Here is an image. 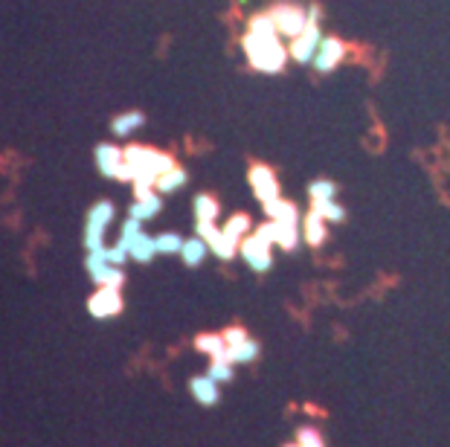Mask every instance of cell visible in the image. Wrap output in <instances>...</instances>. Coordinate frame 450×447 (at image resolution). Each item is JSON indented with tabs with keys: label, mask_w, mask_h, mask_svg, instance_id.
I'll use <instances>...</instances> for the list:
<instances>
[{
	"label": "cell",
	"mask_w": 450,
	"mask_h": 447,
	"mask_svg": "<svg viewBox=\"0 0 450 447\" xmlns=\"http://www.w3.org/2000/svg\"><path fill=\"white\" fill-rule=\"evenodd\" d=\"M172 155H163L157 148H146V146H128L125 148V163L119 169L117 180H125V183H134L137 177H160L163 172L175 169Z\"/></svg>",
	"instance_id": "obj_1"
},
{
	"label": "cell",
	"mask_w": 450,
	"mask_h": 447,
	"mask_svg": "<svg viewBox=\"0 0 450 447\" xmlns=\"http://www.w3.org/2000/svg\"><path fill=\"white\" fill-rule=\"evenodd\" d=\"M244 55L253 70H259V73H282L291 52L288 47L282 44V38H262L256 32H247L244 41Z\"/></svg>",
	"instance_id": "obj_2"
},
{
	"label": "cell",
	"mask_w": 450,
	"mask_h": 447,
	"mask_svg": "<svg viewBox=\"0 0 450 447\" xmlns=\"http://www.w3.org/2000/svg\"><path fill=\"white\" fill-rule=\"evenodd\" d=\"M114 203L110 201H99L90 206L88 221H84V250L88 253H96V250H105V232L114 221Z\"/></svg>",
	"instance_id": "obj_3"
},
{
	"label": "cell",
	"mask_w": 450,
	"mask_h": 447,
	"mask_svg": "<svg viewBox=\"0 0 450 447\" xmlns=\"http://www.w3.org/2000/svg\"><path fill=\"white\" fill-rule=\"evenodd\" d=\"M84 268H88L90 279L96 285H108V288H122L125 282V270L117 268V264H110L105 259V250H96V253H88V259H84Z\"/></svg>",
	"instance_id": "obj_4"
},
{
	"label": "cell",
	"mask_w": 450,
	"mask_h": 447,
	"mask_svg": "<svg viewBox=\"0 0 450 447\" xmlns=\"http://www.w3.org/2000/svg\"><path fill=\"white\" fill-rule=\"evenodd\" d=\"M238 253H242V259L247 261V268L253 273H267L273 264V256H271V244L262 241L256 232L253 235H244L242 239V247H238Z\"/></svg>",
	"instance_id": "obj_5"
},
{
	"label": "cell",
	"mask_w": 450,
	"mask_h": 447,
	"mask_svg": "<svg viewBox=\"0 0 450 447\" xmlns=\"http://www.w3.org/2000/svg\"><path fill=\"white\" fill-rule=\"evenodd\" d=\"M271 18L276 23V30L282 38H300L305 30H308V15H305V9L300 6H276L271 9Z\"/></svg>",
	"instance_id": "obj_6"
},
{
	"label": "cell",
	"mask_w": 450,
	"mask_h": 447,
	"mask_svg": "<svg viewBox=\"0 0 450 447\" xmlns=\"http://www.w3.org/2000/svg\"><path fill=\"white\" fill-rule=\"evenodd\" d=\"M322 30L317 23H308V30L300 35V38H293L291 41V47H288V52H291V59L297 61V64H302V67H308V64H314V55H317V50H320V44H322Z\"/></svg>",
	"instance_id": "obj_7"
},
{
	"label": "cell",
	"mask_w": 450,
	"mask_h": 447,
	"mask_svg": "<svg viewBox=\"0 0 450 447\" xmlns=\"http://www.w3.org/2000/svg\"><path fill=\"white\" fill-rule=\"evenodd\" d=\"M343 59H346V44L340 38H322V44H320V50H317V55H314V70L317 73H334V67H340L343 64Z\"/></svg>",
	"instance_id": "obj_8"
},
{
	"label": "cell",
	"mask_w": 450,
	"mask_h": 447,
	"mask_svg": "<svg viewBox=\"0 0 450 447\" xmlns=\"http://www.w3.org/2000/svg\"><path fill=\"white\" fill-rule=\"evenodd\" d=\"M88 311L96 317V319H108V317H117L122 311V297H119V288H108L102 285L99 290L90 297L88 302Z\"/></svg>",
	"instance_id": "obj_9"
},
{
	"label": "cell",
	"mask_w": 450,
	"mask_h": 447,
	"mask_svg": "<svg viewBox=\"0 0 450 447\" xmlns=\"http://www.w3.org/2000/svg\"><path fill=\"white\" fill-rule=\"evenodd\" d=\"M250 186H253V195L259 198L262 206H267L271 201H279L276 175L267 169V166H253V169H250Z\"/></svg>",
	"instance_id": "obj_10"
},
{
	"label": "cell",
	"mask_w": 450,
	"mask_h": 447,
	"mask_svg": "<svg viewBox=\"0 0 450 447\" xmlns=\"http://www.w3.org/2000/svg\"><path fill=\"white\" fill-rule=\"evenodd\" d=\"M93 157H96V169H99L105 177H110V180L119 177V169L125 163V148H119L114 143H99L93 151Z\"/></svg>",
	"instance_id": "obj_11"
},
{
	"label": "cell",
	"mask_w": 450,
	"mask_h": 447,
	"mask_svg": "<svg viewBox=\"0 0 450 447\" xmlns=\"http://www.w3.org/2000/svg\"><path fill=\"white\" fill-rule=\"evenodd\" d=\"M218 381H213L209 375H198V378H192L189 381V393L195 395V401L204 404V407H215L221 393H218Z\"/></svg>",
	"instance_id": "obj_12"
},
{
	"label": "cell",
	"mask_w": 450,
	"mask_h": 447,
	"mask_svg": "<svg viewBox=\"0 0 450 447\" xmlns=\"http://www.w3.org/2000/svg\"><path fill=\"white\" fill-rule=\"evenodd\" d=\"M326 235H329V221L322 218L317 209H311L302 221V241H308L311 247H320L322 241H326Z\"/></svg>",
	"instance_id": "obj_13"
},
{
	"label": "cell",
	"mask_w": 450,
	"mask_h": 447,
	"mask_svg": "<svg viewBox=\"0 0 450 447\" xmlns=\"http://www.w3.org/2000/svg\"><path fill=\"white\" fill-rule=\"evenodd\" d=\"M160 209H163V195H160V192H151L148 198H137V201H134V206L128 209V215L146 223V221H151L154 215H157Z\"/></svg>",
	"instance_id": "obj_14"
},
{
	"label": "cell",
	"mask_w": 450,
	"mask_h": 447,
	"mask_svg": "<svg viewBox=\"0 0 450 447\" xmlns=\"http://www.w3.org/2000/svg\"><path fill=\"white\" fill-rule=\"evenodd\" d=\"M264 215L271 218V221H279V223H291V227H300V212H297V206H293L291 201H271L264 206Z\"/></svg>",
	"instance_id": "obj_15"
},
{
	"label": "cell",
	"mask_w": 450,
	"mask_h": 447,
	"mask_svg": "<svg viewBox=\"0 0 450 447\" xmlns=\"http://www.w3.org/2000/svg\"><path fill=\"white\" fill-rule=\"evenodd\" d=\"M128 253H131V259H134V261H139V264H148L154 256H157V239H154V235H148V232L143 230V232H139L137 239L131 241Z\"/></svg>",
	"instance_id": "obj_16"
},
{
	"label": "cell",
	"mask_w": 450,
	"mask_h": 447,
	"mask_svg": "<svg viewBox=\"0 0 450 447\" xmlns=\"http://www.w3.org/2000/svg\"><path fill=\"white\" fill-rule=\"evenodd\" d=\"M146 125V114L139 110H128V114H119L114 122H110V134L114 137H131Z\"/></svg>",
	"instance_id": "obj_17"
},
{
	"label": "cell",
	"mask_w": 450,
	"mask_h": 447,
	"mask_svg": "<svg viewBox=\"0 0 450 447\" xmlns=\"http://www.w3.org/2000/svg\"><path fill=\"white\" fill-rule=\"evenodd\" d=\"M259 352H262V348H259V343H256V340H244L242 346H227V352H224V357H221V360L233 363V366H235V363H242V366H247V363H253V360L259 357Z\"/></svg>",
	"instance_id": "obj_18"
},
{
	"label": "cell",
	"mask_w": 450,
	"mask_h": 447,
	"mask_svg": "<svg viewBox=\"0 0 450 447\" xmlns=\"http://www.w3.org/2000/svg\"><path fill=\"white\" fill-rule=\"evenodd\" d=\"M209 253V244L201 239V235H192V239L184 241V250H180V259H184L189 268H198V264L206 259Z\"/></svg>",
	"instance_id": "obj_19"
},
{
	"label": "cell",
	"mask_w": 450,
	"mask_h": 447,
	"mask_svg": "<svg viewBox=\"0 0 450 447\" xmlns=\"http://www.w3.org/2000/svg\"><path fill=\"white\" fill-rule=\"evenodd\" d=\"M186 180H189L186 169L175 166V169H168V172H163V175L157 177V186H154V189H157L160 195H172V192H177V189H184Z\"/></svg>",
	"instance_id": "obj_20"
},
{
	"label": "cell",
	"mask_w": 450,
	"mask_h": 447,
	"mask_svg": "<svg viewBox=\"0 0 450 447\" xmlns=\"http://www.w3.org/2000/svg\"><path fill=\"white\" fill-rule=\"evenodd\" d=\"M192 209H195V221H218V212H221L218 201L213 198V195H206V192L195 195Z\"/></svg>",
	"instance_id": "obj_21"
},
{
	"label": "cell",
	"mask_w": 450,
	"mask_h": 447,
	"mask_svg": "<svg viewBox=\"0 0 450 447\" xmlns=\"http://www.w3.org/2000/svg\"><path fill=\"white\" fill-rule=\"evenodd\" d=\"M195 348L209 355L213 360H221L224 352H227V343H224V334H201V337L195 340Z\"/></svg>",
	"instance_id": "obj_22"
},
{
	"label": "cell",
	"mask_w": 450,
	"mask_h": 447,
	"mask_svg": "<svg viewBox=\"0 0 450 447\" xmlns=\"http://www.w3.org/2000/svg\"><path fill=\"white\" fill-rule=\"evenodd\" d=\"M238 247H242V241H235V239H230L227 232H218V239L209 244V253H215L218 259H224V261H230V259H235L238 256Z\"/></svg>",
	"instance_id": "obj_23"
},
{
	"label": "cell",
	"mask_w": 450,
	"mask_h": 447,
	"mask_svg": "<svg viewBox=\"0 0 450 447\" xmlns=\"http://www.w3.org/2000/svg\"><path fill=\"white\" fill-rule=\"evenodd\" d=\"M308 198H311V203L334 201L337 198V183H334V180H314V183L308 186Z\"/></svg>",
	"instance_id": "obj_24"
},
{
	"label": "cell",
	"mask_w": 450,
	"mask_h": 447,
	"mask_svg": "<svg viewBox=\"0 0 450 447\" xmlns=\"http://www.w3.org/2000/svg\"><path fill=\"white\" fill-rule=\"evenodd\" d=\"M157 239V253H163V256H180V250H184V241L186 239H180L177 232H160V235H154Z\"/></svg>",
	"instance_id": "obj_25"
},
{
	"label": "cell",
	"mask_w": 450,
	"mask_h": 447,
	"mask_svg": "<svg viewBox=\"0 0 450 447\" xmlns=\"http://www.w3.org/2000/svg\"><path fill=\"white\" fill-rule=\"evenodd\" d=\"M302 241V230L300 227H291V223H279V247L293 253Z\"/></svg>",
	"instance_id": "obj_26"
},
{
	"label": "cell",
	"mask_w": 450,
	"mask_h": 447,
	"mask_svg": "<svg viewBox=\"0 0 450 447\" xmlns=\"http://www.w3.org/2000/svg\"><path fill=\"white\" fill-rule=\"evenodd\" d=\"M314 209H317V212L326 218L329 223H343V221H346V209L337 203V201H317Z\"/></svg>",
	"instance_id": "obj_27"
},
{
	"label": "cell",
	"mask_w": 450,
	"mask_h": 447,
	"mask_svg": "<svg viewBox=\"0 0 450 447\" xmlns=\"http://www.w3.org/2000/svg\"><path fill=\"white\" fill-rule=\"evenodd\" d=\"M224 232H227L230 235V239H235V241H242L244 239V235L250 232V218L247 215H233L227 223H224V227H221Z\"/></svg>",
	"instance_id": "obj_28"
},
{
	"label": "cell",
	"mask_w": 450,
	"mask_h": 447,
	"mask_svg": "<svg viewBox=\"0 0 450 447\" xmlns=\"http://www.w3.org/2000/svg\"><path fill=\"white\" fill-rule=\"evenodd\" d=\"M139 232H143V221H137V218H131V215H128V221L122 223V232H119V241H117V244H122V247H131V241L137 239Z\"/></svg>",
	"instance_id": "obj_29"
},
{
	"label": "cell",
	"mask_w": 450,
	"mask_h": 447,
	"mask_svg": "<svg viewBox=\"0 0 450 447\" xmlns=\"http://www.w3.org/2000/svg\"><path fill=\"white\" fill-rule=\"evenodd\" d=\"M209 378L213 381H218V384H227V381H233V363H227V360H213L209 363Z\"/></svg>",
	"instance_id": "obj_30"
},
{
	"label": "cell",
	"mask_w": 450,
	"mask_h": 447,
	"mask_svg": "<svg viewBox=\"0 0 450 447\" xmlns=\"http://www.w3.org/2000/svg\"><path fill=\"white\" fill-rule=\"evenodd\" d=\"M218 232L221 230L215 227V221H195V235H201L206 244H213L218 239Z\"/></svg>",
	"instance_id": "obj_31"
},
{
	"label": "cell",
	"mask_w": 450,
	"mask_h": 447,
	"mask_svg": "<svg viewBox=\"0 0 450 447\" xmlns=\"http://www.w3.org/2000/svg\"><path fill=\"white\" fill-rule=\"evenodd\" d=\"M256 235H259V239L262 241H267V244H279V221H271V218H267V223H262V227L256 230Z\"/></svg>",
	"instance_id": "obj_32"
},
{
	"label": "cell",
	"mask_w": 450,
	"mask_h": 447,
	"mask_svg": "<svg viewBox=\"0 0 450 447\" xmlns=\"http://www.w3.org/2000/svg\"><path fill=\"white\" fill-rule=\"evenodd\" d=\"M105 259H108L110 264H117V268H125V261L131 259V253H128V247L114 244V247H105Z\"/></svg>",
	"instance_id": "obj_33"
},
{
	"label": "cell",
	"mask_w": 450,
	"mask_h": 447,
	"mask_svg": "<svg viewBox=\"0 0 450 447\" xmlns=\"http://www.w3.org/2000/svg\"><path fill=\"white\" fill-rule=\"evenodd\" d=\"M297 444H300V447H326V444H322V439H320V433H317L314 427H302V430L297 433Z\"/></svg>",
	"instance_id": "obj_34"
},
{
	"label": "cell",
	"mask_w": 450,
	"mask_h": 447,
	"mask_svg": "<svg viewBox=\"0 0 450 447\" xmlns=\"http://www.w3.org/2000/svg\"><path fill=\"white\" fill-rule=\"evenodd\" d=\"M244 340H250V337H247V331L238 328V326H230L227 331H224V343L227 346H242Z\"/></svg>",
	"instance_id": "obj_35"
},
{
	"label": "cell",
	"mask_w": 450,
	"mask_h": 447,
	"mask_svg": "<svg viewBox=\"0 0 450 447\" xmlns=\"http://www.w3.org/2000/svg\"><path fill=\"white\" fill-rule=\"evenodd\" d=\"M305 15H308V23H317L320 26V21H322V6L320 3H311L305 9Z\"/></svg>",
	"instance_id": "obj_36"
},
{
	"label": "cell",
	"mask_w": 450,
	"mask_h": 447,
	"mask_svg": "<svg viewBox=\"0 0 450 447\" xmlns=\"http://www.w3.org/2000/svg\"><path fill=\"white\" fill-rule=\"evenodd\" d=\"M238 3H242V6H247V3H250V0H238Z\"/></svg>",
	"instance_id": "obj_37"
},
{
	"label": "cell",
	"mask_w": 450,
	"mask_h": 447,
	"mask_svg": "<svg viewBox=\"0 0 450 447\" xmlns=\"http://www.w3.org/2000/svg\"><path fill=\"white\" fill-rule=\"evenodd\" d=\"M285 447H300V444H285Z\"/></svg>",
	"instance_id": "obj_38"
}]
</instances>
